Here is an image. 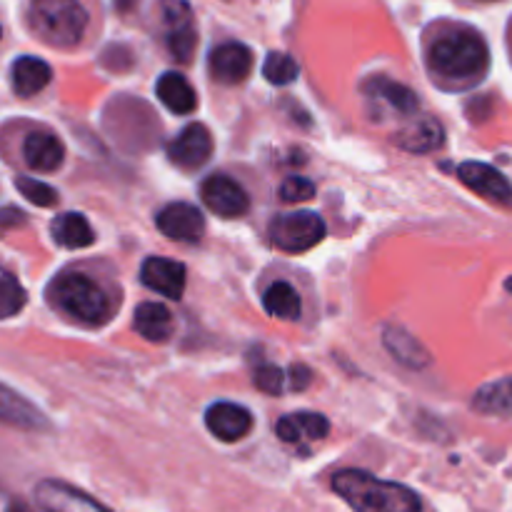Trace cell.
Returning a JSON list of instances; mask_svg holds the SVG:
<instances>
[{"label": "cell", "mask_w": 512, "mask_h": 512, "mask_svg": "<svg viewBox=\"0 0 512 512\" xmlns=\"http://www.w3.org/2000/svg\"><path fill=\"white\" fill-rule=\"evenodd\" d=\"M185 278H188L185 265L178 263V260L150 255V258H145L143 265H140V283L168 300L183 298Z\"/></svg>", "instance_id": "cell-12"}, {"label": "cell", "mask_w": 512, "mask_h": 512, "mask_svg": "<svg viewBox=\"0 0 512 512\" xmlns=\"http://www.w3.org/2000/svg\"><path fill=\"white\" fill-rule=\"evenodd\" d=\"M393 143L405 153H433L445 143V130L438 118H415L393 135Z\"/></svg>", "instance_id": "cell-16"}, {"label": "cell", "mask_w": 512, "mask_h": 512, "mask_svg": "<svg viewBox=\"0 0 512 512\" xmlns=\"http://www.w3.org/2000/svg\"><path fill=\"white\" fill-rule=\"evenodd\" d=\"M155 93H158L160 103L175 115H190L198 108V95H195L193 85L185 80V75L168 70L155 83Z\"/></svg>", "instance_id": "cell-19"}, {"label": "cell", "mask_w": 512, "mask_h": 512, "mask_svg": "<svg viewBox=\"0 0 512 512\" xmlns=\"http://www.w3.org/2000/svg\"><path fill=\"white\" fill-rule=\"evenodd\" d=\"M200 198L220 218H240L248 213L250 198L243 185L225 173H215L200 185Z\"/></svg>", "instance_id": "cell-8"}, {"label": "cell", "mask_w": 512, "mask_h": 512, "mask_svg": "<svg viewBox=\"0 0 512 512\" xmlns=\"http://www.w3.org/2000/svg\"><path fill=\"white\" fill-rule=\"evenodd\" d=\"M275 433L285 443H300V440H323L328 438L330 423L320 413H295L283 415L275 423Z\"/></svg>", "instance_id": "cell-20"}, {"label": "cell", "mask_w": 512, "mask_h": 512, "mask_svg": "<svg viewBox=\"0 0 512 512\" xmlns=\"http://www.w3.org/2000/svg\"><path fill=\"white\" fill-rule=\"evenodd\" d=\"M25 223V213L18 208H0V228H18Z\"/></svg>", "instance_id": "cell-33"}, {"label": "cell", "mask_w": 512, "mask_h": 512, "mask_svg": "<svg viewBox=\"0 0 512 512\" xmlns=\"http://www.w3.org/2000/svg\"><path fill=\"white\" fill-rule=\"evenodd\" d=\"M460 183L468 185L473 193L483 195L485 200H493L498 205H508L512 208V185L510 180L500 173L498 168L488 163H478V160H468V163L458 165Z\"/></svg>", "instance_id": "cell-10"}, {"label": "cell", "mask_w": 512, "mask_h": 512, "mask_svg": "<svg viewBox=\"0 0 512 512\" xmlns=\"http://www.w3.org/2000/svg\"><path fill=\"white\" fill-rule=\"evenodd\" d=\"M213 155V135L203 123H190L168 143V158L173 160L178 168L195 170L205 165Z\"/></svg>", "instance_id": "cell-11"}, {"label": "cell", "mask_w": 512, "mask_h": 512, "mask_svg": "<svg viewBox=\"0 0 512 512\" xmlns=\"http://www.w3.org/2000/svg\"><path fill=\"white\" fill-rule=\"evenodd\" d=\"M210 75L223 85L243 83L253 70V53L243 43H223L210 53Z\"/></svg>", "instance_id": "cell-14"}, {"label": "cell", "mask_w": 512, "mask_h": 512, "mask_svg": "<svg viewBox=\"0 0 512 512\" xmlns=\"http://www.w3.org/2000/svg\"><path fill=\"white\" fill-rule=\"evenodd\" d=\"M163 23H165V45L178 63H190L198 45V30L193 23V10L185 0H163Z\"/></svg>", "instance_id": "cell-6"}, {"label": "cell", "mask_w": 512, "mask_h": 512, "mask_svg": "<svg viewBox=\"0 0 512 512\" xmlns=\"http://www.w3.org/2000/svg\"><path fill=\"white\" fill-rule=\"evenodd\" d=\"M0 423L23 430H45L48 420L30 400L0 383Z\"/></svg>", "instance_id": "cell-18"}, {"label": "cell", "mask_w": 512, "mask_h": 512, "mask_svg": "<svg viewBox=\"0 0 512 512\" xmlns=\"http://www.w3.org/2000/svg\"><path fill=\"white\" fill-rule=\"evenodd\" d=\"M48 300L55 310L85 328L105 325L115 313L113 298L85 273H63L48 285Z\"/></svg>", "instance_id": "cell-3"}, {"label": "cell", "mask_w": 512, "mask_h": 512, "mask_svg": "<svg viewBox=\"0 0 512 512\" xmlns=\"http://www.w3.org/2000/svg\"><path fill=\"white\" fill-rule=\"evenodd\" d=\"M428 65L440 80L465 88L478 83L488 70V43L473 28H455L435 40L428 53Z\"/></svg>", "instance_id": "cell-1"}, {"label": "cell", "mask_w": 512, "mask_h": 512, "mask_svg": "<svg viewBox=\"0 0 512 512\" xmlns=\"http://www.w3.org/2000/svg\"><path fill=\"white\" fill-rule=\"evenodd\" d=\"M35 505L43 512H113L63 480H40L35 485Z\"/></svg>", "instance_id": "cell-7"}, {"label": "cell", "mask_w": 512, "mask_h": 512, "mask_svg": "<svg viewBox=\"0 0 512 512\" xmlns=\"http://www.w3.org/2000/svg\"><path fill=\"white\" fill-rule=\"evenodd\" d=\"M365 93L370 95L378 103H385L388 108H393L398 115H405V118H413L420 108V100L408 85L395 83L390 78H373L368 85H365Z\"/></svg>", "instance_id": "cell-21"}, {"label": "cell", "mask_w": 512, "mask_h": 512, "mask_svg": "<svg viewBox=\"0 0 512 512\" xmlns=\"http://www.w3.org/2000/svg\"><path fill=\"white\" fill-rule=\"evenodd\" d=\"M155 225L165 238L175 243L195 245L205 235V218L195 205L190 203H170L155 215Z\"/></svg>", "instance_id": "cell-9"}, {"label": "cell", "mask_w": 512, "mask_h": 512, "mask_svg": "<svg viewBox=\"0 0 512 512\" xmlns=\"http://www.w3.org/2000/svg\"><path fill=\"white\" fill-rule=\"evenodd\" d=\"M263 308L265 313L273 315L278 320H298L303 313V305H300V295L295 293V288L285 280H275L263 295Z\"/></svg>", "instance_id": "cell-26"}, {"label": "cell", "mask_w": 512, "mask_h": 512, "mask_svg": "<svg viewBox=\"0 0 512 512\" xmlns=\"http://www.w3.org/2000/svg\"><path fill=\"white\" fill-rule=\"evenodd\" d=\"M333 490L355 512H420L423 503L415 490L393 480L375 478L365 470L345 468L333 475Z\"/></svg>", "instance_id": "cell-2"}, {"label": "cell", "mask_w": 512, "mask_h": 512, "mask_svg": "<svg viewBox=\"0 0 512 512\" xmlns=\"http://www.w3.org/2000/svg\"><path fill=\"white\" fill-rule=\"evenodd\" d=\"M290 388L293 390H305L310 385V380H313V373H310L305 365H295V368H290Z\"/></svg>", "instance_id": "cell-32"}, {"label": "cell", "mask_w": 512, "mask_h": 512, "mask_svg": "<svg viewBox=\"0 0 512 512\" xmlns=\"http://www.w3.org/2000/svg\"><path fill=\"white\" fill-rule=\"evenodd\" d=\"M300 73V65L293 55L288 53H268L263 63V75L273 85H290L295 83Z\"/></svg>", "instance_id": "cell-28"}, {"label": "cell", "mask_w": 512, "mask_h": 512, "mask_svg": "<svg viewBox=\"0 0 512 512\" xmlns=\"http://www.w3.org/2000/svg\"><path fill=\"white\" fill-rule=\"evenodd\" d=\"M30 25L35 33L55 48H73L88 28V10L80 0H33Z\"/></svg>", "instance_id": "cell-4"}, {"label": "cell", "mask_w": 512, "mask_h": 512, "mask_svg": "<svg viewBox=\"0 0 512 512\" xmlns=\"http://www.w3.org/2000/svg\"><path fill=\"white\" fill-rule=\"evenodd\" d=\"M65 145L48 130H35L23 140V160L35 173H53L63 165Z\"/></svg>", "instance_id": "cell-15"}, {"label": "cell", "mask_w": 512, "mask_h": 512, "mask_svg": "<svg viewBox=\"0 0 512 512\" xmlns=\"http://www.w3.org/2000/svg\"><path fill=\"white\" fill-rule=\"evenodd\" d=\"M285 373L273 363H263L253 370V385L260 393L280 395L285 390Z\"/></svg>", "instance_id": "cell-30"}, {"label": "cell", "mask_w": 512, "mask_h": 512, "mask_svg": "<svg viewBox=\"0 0 512 512\" xmlns=\"http://www.w3.org/2000/svg\"><path fill=\"white\" fill-rule=\"evenodd\" d=\"M15 188H18V193L23 195L25 200H30V203L38 205V208H53V205L58 203V190L50 188L48 183H43V180L38 178L18 175V178H15Z\"/></svg>", "instance_id": "cell-29"}, {"label": "cell", "mask_w": 512, "mask_h": 512, "mask_svg": "<svg viewBox=\"0 0 512 512\" xmlns=\"http://www.w3.org/2000/svg\"><path fill=\"white\" fill-rule=\"evenodd\" d=\"M473 410L480 415L512 418V375L483 385L473 395Z\"/></svg>", "instance_id": "cell-25"}, {"label": "cell", "mask_w": 512, "mask_h": 512, "mask_svg": "<svg viewBox=\"0 0 512 512\" xmlns=\"http://www.w3.org/2000/svg\"><path fill=\"white\" fill-rule=\"evenodd\" d=\"M328 225L313 210H295V213H280L270 223V240L283 253H305L323 243Z\"/></svg>", "instance_id": "cell-5"}, {"label": "cell", "mask_w": 512, "mask_h": 512, "mask_svg": "<svg viewBox=\"0 0 512 512\" xmlns=\"http://www.w3.org/2000/svg\"><path fill=\"white\" fill-rule=\"evenodd\" d=\"M133 328L148 343H165L173 335V315L160 303H143L135 308Z\"/></svg>", "instance_id": "cell-23"}, {"label": "cell", "mask_w": 512, "mask_h": 512, "mask_svg": "<svg viewBox=\"0 0 512 512\" xmlns=\"http://www.w3.org/2000/svg\"><path fill=\"white\" fill-rule=\"evenodd\" d=\"M28 303V293L10 270L0 268V320L13 318Z\"/></svg>", "instance_id": "cell-27"}, {"label": "cell", "mask_w": 512, "mask_h": 512, "mask_svg": "<svg viewBox=\"0 0 512 512\" xmlns=\"http://www.w3.org/2000/svg\"><path fill=\"white\" fill-rule=\"evenodd\" d=\"M280 198L285 203H305V200L315 198V183L313 180L303 178V175H290L280 185Z\"/></svg>", "instance_id": "cell-31"}, {"label": "cell", "mask_w": 512, "mask_h": 512, "mask_svg": "<svg viewBox=\"0 0 512 512\" xmlns=\"http://www.w3.org/2000/svg\"><path fill=\"white\" fill-rule=\"evenodd\" d=\"M10 80H13V90L20 98H30V95H38L53 80V70L45 60L23 55L10 68Z\"/></svg>", "instance_id": "cell-22"}, {"label": "cell", "mask_w": 512, "mask_h": 512, "mask_svg": "<svg viewBox=\"0 0 512 512\" xmlns=\"http://www.w3.org/2000/svg\"><path fill=\"white\" fill-rule=\"evenodd\" d=\"M205 428L223 443H238L253 430V413L238 403L220 400L205 410Z\"/></svg>", "instance_id": "cell-13"}, {"label": "cell", "mask_w": 512, "mask_h": 512, "mask_svg": "<svg viewBox=\"0 0 512 512\" xmlns=\"http://www.w3.org/2000/svg\"><path fill=\"white\" fill-rule=\"evenodd\" d=\"M50 235H53L55 245L68 250L88 248L95 243V233L83 213H60L50 223Z\"/></svg>", "instance_id": "cell-24"}, {"label": "cell", "mask_w": 512, "mask_h": 512, "mask_svg": "<svg viewBox=\"0 0 512 512\" xmlns=\"http://www.w3.org/2000/svg\"><path fill=\"white\" fill-rule=\"evenodd\" d=\"M505 288H508V290H510V293H512V278L508 280V283H505Z\"/></svg>", "instance_id": "cell-34"}, {"label": "cell", "mask_w": 512, "mask_h": 512, "mask_svg": "<svg viewBox=\"0 0 512 512\" xmlns=\"http://www.w3.org/2000/svg\"><path fill=\"white\" fill-rule=\"evenodd\" d=\"M383 345L400 365L410 370H423L430 365V353L410 330L403 325H385L383 328Z\"/></svg>", "instance_id": "cell-17"}]
</instances>
